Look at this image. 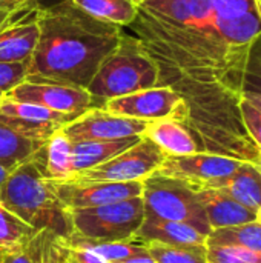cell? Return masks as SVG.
Wrapping results in <instances>:
<instances>
[{"mask_svg":"<svg viewBox=\"0 0 261 263\" xmlns=\"http://www.w3.org/2000/svg\"><path fill=\"white\" fill-rule=\"evenodd\" d=\"M65 240L66 243L72 247H78V248H83L97 254L98 257L105 259L108 263L118 262V260H123V259H128V257H132L146 251L145 243L135 239L123 240V242H97V240H89V239L71 234Z\"/></svg>","mask_w":261,"mask_h":263,"instance_id":"cell-23","label":"cell"},{"mask_svg":"<svg viewBox=\"0 0 261 263\" xmlns=\"http://www.w3.org/2000/svg\"><path fill=\"white\" fill-rule=\"evenodd\" d=\"M206 245H237L261 251V222L252 220L235 227L212 230L206 239Z\"/></svg>","mask_w":261,"mask_h":263,"instance_id":"cell-24","label":"cell"},{"mask_svg":"<svg viewBox=\"0 0 261 263\" xmlns=\"http://www.w3.org/2000/svg\"><path fill=\"white\" fill-rule=\"evenodd\" d=\"M102 108L117 116L148 122L158 119H175L182 122L186 112V105L180 94L171 86L162 85L109 99L102 103Z\"/></svg>","mask_w":261,"mask_h":263,"instance_id":"cell-8","label":"cell"},{"mask_svg":"<svg viewBox=\"0 0 261 263\" xmlns=\"http://www.w3.org/2000/svg\"><path fill=\"white\" fill-rule=\"evenodd\" d=\"M206 188L218 190L255 213L261 208V171L255 163L242 162L234 174Z\"/></svg>","mask_w":261,"mask_h":263,"instance_id":"cell-16","label":"cell"},{"mask_svg":"<svg viewBox=\"0 0 261 263\" xmlns=\"http://www.w3.org/2000/svg\"><path fill=\"white\" fill-rule=\"evenodd\" d=\"M34 18L38 25V40L29 60V82L86 89L123 34L120 26L89 15L71 0L40 5Z\"/></svg>","mask_w":261,"mask_h":263,"instance_id":"cell-2","label":"cell"},{"mask_svg":"<svg viewBox=\"0 0 261 263\" xmlns=\"http://www.w3.org/2000/svg\"><path fill=\"white\" fill-rule=\"evenodd\" d=\"M142 136L117 139V140H83L72 143L71 148V166L72 176L94 166H98L117 154L123 153L140 140ZM71 176V177H72Z\"/></svg>","mask_w":261,"mask_h":263,"instance_id":"cell-17","label":"cell"},{"mask_svg":"<svg viewBox=\"0 0 261 263\" xmlns=\"http://www.w3.org/2000/svg\"><path fill=\"white\" fill-rule=\"evenodd\" d=\"M0 263H32V260L29 259L25 248H15V250H8L2 256Z\"/></svg>","mask_w":261,"mask_h":263,"instance_id":"cell-33","label":"cell"},{"mask_svg":"<svg viewBox=\"0 0 261 263\" xmlns=\"http://www.w3.org/2000/svg\"><path fill=\"white\" fill-rule=\"evenodd\" d=\"M3 96H5V94H3V92H0V99H3Z\"/></svg>","mask_w":261,"mask_h":263,"instance_id":"cell-42","label":"cell"},{"mask_svg":"<svg viewBox=\"0 0 261 263\" xmlns=\"http://www.w3.org/2000/svg\"><path fill=\"white\" fill-rule=\"evenodd\" d=\"M46 142L29 139L9 125L0 122V165L12 171L20 163L31 159Z\"/></svg>","mask_w":261,"mask_h":263,"instance_id":"cell-21","label":"cell"},{"mask_svg":"<svg viewBox=\"0 0 261 263\" xmlns=\"http://www.w3.org/2000/svg\"><path fill=\"white\" fill-rule=\"evenodd\" d=\"M0 203L35 231L63 239L72 234L69 211L51 191L34 156L9 171L0 186Z\"/></svg>","mask_w":261,"mask_h":263,"instance_id":"cell-3","label":"cell"},{"mask_svg":"<svg viewBox=\"0 0 261 263\" xmlns=\"http://www.w3.org/2000/svg\"><path fill=\"white\" fill-rule=\"evenodd\" d=\"M89 15L128 28L137 17V5L131 0H71Z\"/></svg>","mask_w":261,"mask_h":263,"instance_id":"cell-22","label":"cell"},{"mask_svg":"<svg viewBox=\"0 0 261 263\" xmlns=\"http://www.w3.org/2000/svg\"><path fill=\"white\" fill-rule=\"evenodd\" d=\"M134 239L142 243L158 242L174 247H197V245H206L208 236H205L195 227L183 222L145 216V220L138 228V231L135 233Z\"/></svg>","mask_w":261,"mask_h":263,"instance_id":"cell-15","label":"cell"},{"mask_svg":"<svg viewBox=\"0 0 261 263\" xmlns=\"http://www.w3.org/2000/svg\"><path fill=\"white\" fill-rule=\"evenodd\" d=\"M37 231L0 203V247L5 250L26 248Z\"/></svg>","mask_w":261,"mask_h":263,"instance_id":"cell-25","label":"cell"},{"mask_svg":"<svg viewBox=\"0 0 261 263\" xmlns=\"http://www.w3.org/2000/svg\"><path fill=\"white\" fill-rule=\"evenodd\" d=\"M255 165H257V168H258V170L261 171V156H260V159H258V160L255 162Z\"/></svg>","mask_w":261,"mask_h":263,"instance_id":"cell-39","label":"cell"},{"mask_svg":"<svg viewBox=\"0 0 261 263\" xmlns=\"http://www.w3.org/2000/svg\"><path fill=\"white\" fill-rule=\"evenodd\" d=\"M131 2H134V3H135V5L138 6V5H142L143 2H148V0H131Z\"/></svg>","mask_w":261,"mask_h":263,"instance_id":"cell-38","label":"cell"},{"mask_svg":"<svg viewBox=\"0 0 261 263\" xmlns=\"http://www.w3.org/2000/svg\"><path fill=\"white\" fill-rule=\"evenodd\" d=\"M257 220H260L261 222V208L257 211Z\"/></svg>","mask_w":261,"mask_h":263,"instance_id":"cell-41","label":"cell"},{"mask_svg":"<svg viewBox=\"0 0 261 263\" xmlns=\"http://www.w3.org/2000/svg\"><path fill=\"white\" fill-rule=\"evenodd\" d=\"M197 197L206 213L208 223L212 230L235 227L257 220V213L235 202L228 194L206 186H194Z\"/></svg>","mask_w":261,"mask_h":263,"instance_id":"cell-14","label":"cell"},{"mask_svg":"<svg viewBox=\"0 0 261 263\" xmlns=\"http://www.w3.org/2000/svg\"><path fill=\"white\" fill-rule=\"evenodd\" d=\"M242 165V160L211 154L194 153L188 156H166L160 173L182 179L192 186H206L229 177Z\"/></svg>","mask_w":261,"mask_h":263,"instance_id":"cell-12","label":"cell"},{"mask_svg":"<svg viewBox=\"0 0 261 263\" xmlns=\"http://www.w3.org/2000/svg\"><path fill=\"white\" fill-rule=\"evenodd\" d=\"M6 251H8V250H5V248H2V247H0V259H2V256H3Z\"/></svg>","mask_w":261,"mask_h":263,"instance_id":"cell-40","label":"cell"},{"mask_svg":"<svg viewBox=\"0 0 261 263\" xmlns=\"http://www.w3.org/2000/svg\"><path fill=\"white\" fill-rule=\"evenodd\" d=\"M3 97L14 102L32 103L52 111L75 116L83 114L89 108L98 106V103L88 92V89L51 82L25 80L23 83L6 92Z\"/></svg>","mask_w":261,"mask_h":263,"instance_id":"cell-10","label":"cell"},{"mask_svg":"<svg viewBox=\"0 0 261 263\" xmlns=\"http://www.w3.org/2000/svg\"><path fill=\"white\" fill-rule=\"evenodd\" d=\"M71 148L72 142L60 128L34 154L37 165L46 180H68L72 176Z\"/></svg>","mask_w":261,"mask_h":263,"instance_id":"cell-19","label":"cell"},{"mask_svg":"<svg viewBox=\"0 0 261 263\" xmlns=\"http://www.w3.org/2000/svg\"><path fill=\"white\" fill-rule=\"evenodd\" d=\"M29 72V62H0V92L6 94L23 83Z\"/></svg>","mask_w":261,"mask_h":263,"instance_id":"cell-30","label":"cell"},{"mask_svg":"<svg viewBox=\"0 0 261 263\" xmlns=\"http://www.w3.org/2000/svg\"><path fill=\"white\" fill-rule=\"evenodd\" d=\"M65 243H66V240H65ZM66 248H68L69 256L77 263H108L105 259L98 257L97 254H94V253H91L88 250H83V248H78V247H72L69 243H66Z\"/></svg>","mask_w":261,"mask_h":263,"instance_id":"cell-32","label":"cell"},{"mask_svg":"<svg viewBox=\"0 0 261 263\" xmlns=\"http://www.w3.org/2000/svg\"><path fill=\"white\" fill-rule=\"evenodd\" d=\"M0 2H2V0H0Z\"/></svg>","mask_w":261,"mask_h":263,"instance_id":"cell-43","label":"cell"},{"mask_svg":"<svg viewBox=\"0 0 261 263\" xmlns=\"http://www.w3.org/2000/svg\"><path fill=\"white\" fill-rule=\"evenodd\" d=\"M158 80L157 62L137 37L123 32L118 45L102 62L86 89L102 106L109 99L158 86Z\"/></svg>","mask_w":261,"mask_h":263,"instance_id":"cell-4","label":"cell"},{"mask_svg":"<svg viewBox=\"0 0 261 263\" xmlns=\"http://www.w3.org/2000/svg\"><path fill=\"white\" fill-rule=\"evenodd\" d=\"M243 92H261V34L255 39L248 54L243 74L242 94Z\"/></svg>","mask_w":261,"mask_h":263,"instance_id":"cell-29","label":"cell"},{"mask_svg":"<svg viewBox=\"0 0 261 263\" xmlns=\"http://www.w3.org/2000/svg\"><path fill=\"white\" fill-rule=\"evenodd\" d=\"M40 0H2L0 2V32L32 17L40 6Z\"/></svg>","mask_w":261,"mask_h":263,"instance_id":"cell-28","label":"cell"},{"mask_svg":"<svg viewBox=\"0 0 261 263\" xmlns=\"http://www.w3.org/2000/svg\"><path fill=\"white\" fill-rule=\"evenodd\" d=\"M148 120L131 119L94 106L66 123L62 129L66 137L75 143L83 140H117L134 136H143Z\"/></svg>","mask_w":261,"mask_h":263,"instance_id":"cell-11","label":"cell"},{"mask_svg":"<svg viewBox=\"0 0 261 263\" xmlns=\"http://www.w3.org/2000/svg\"><path fill=\"white\" fill-rule=\"evenodd\" d=\"M166 154L148 137H140L137 143L91 170L74 174L69 179L89 182H143L152 173L158 171Z\"/></svg>","mask_w":261,"mask_h":263,"instance_id":"cell-7","label":"cell"},{"mask_svg":"<svg viewBox=\"0 0 261 263\" xmlns=\"http://www.w3.org/2000/svg\"><path fill=\"white\" fill-rule=\"evenodd\" d=\"M145 247L157 263H208L206 245L174 247L158 242H148Z\"/></svg>","mask_w":261,"mask_h":263,"instance_id":"cell-26","label":"cell"},{"mask_svg":"<svg viewBox=\"0 0 261 263\" xmlns=\"http://www.w3.org/2000/svg\"><path fill=\"white\" fill-rule=\"evenodd\" d=\"M243 99H246L251 105H254L261 112V92H243Z\"/></svg>","mask_w":261,"mask_h":263,"instance_id":"cell-35","label":"cell"},{"mask_svg":"<svg viewBox=\"0 0 261 263\" xmlns=\"http://www.w3.org/2000/svg\"><path fill=\"white\" fill-rule=\"evenodd\" d=\"M143 137L152 140L166 156H188L200 153L191 133L175 119L149 120Z\"/></svg>","mask_w":261,"mask_h":263,"instance_id":"cell-18","label":"cell"},{"mask_svg":"<svg viewBox=\"0 0 261 263\" xmlns=\"http://www.w3.org/2000/svg\"><path fill=\"white\" fill-rule=\"evenodd\" d=\"M112 263H157L151 254L148 253V250L142 254H137V256H132V257H128V259H123V260H118V262H112Z\"/></svg>","mask_w":261,"mask_h":263,"instance_id":"cell-34","label":"cell"},{"mask_svg":"<svg viewBox=\"0 0 261 263\" xmlns=\"http://www.w3.org/2000/svg\"><path fill=\"white\" fill-rule=\"evenodd\" d=\"M142 199L145 216L183 222L209 236L211 227L206 213L194 186L188 182L155 171L143 180Z\"/></svg>","mask_w":261,"mask_h":263,"instance_id":"cell-5","label":"cell"},{"mask_svg":"<svg viewBox=\"0 0 261 263\" xmlns=\"http://www.w3.org/2000/svg\"><path fill=\"white\" fill-rule=\"evenodd\" d=\"M51 191L66 210L94 208L108 203L140 197L143 182H89V180H48Z\"/></svg>","mask_w":261,"mask_h":263,"instance_id":"cell-9","label":"cell"},{"mask_svg":"<svg viewBox=\"0 0 261 263\" xmlns=\"http://www.w3.org/2000/svg\"><path fill=\"white\" fill-rule=\"evenodd\" d=\"M8 174H9V171L0 165V186H2V183L5 182V179H6V176H8Z\"/></svg>","mask_w":261,"mask_h":263,"instance_id":"cell-36","label":"cell"},{"mask_svg":"<svg viewBox=\"0 0 261 263\" xmlns=\"http://www.w3.org/2000/svg\"><path fill=\"white\" fill-rule=\"evenodd\" d=\"M208 263H261V251L237 245H206Z\"/></svg>","mask_w":261,"mask_h":263,"instance_id":"cell-27","label":"cell"},{"mask_svg":"<svg viewBox=\"0 0 261 263\" xmlns=\"http://www.w3.org/2000/svg\"><path fill=\"white\" fill-rule=\"evenodd\" d=\"M68 211L72 234L97 242L132 240L145 220L142 196L102 206Z\"/></svg>","mask_w":261,"mask_h":263,"instance_id":"cell-6","label":"cell"},{"mask_svg":"<svg viewBox=\"0 0 261 263\" xmlns=\"http://www.w3.org/2000/svg\"><path fill=\"white\" fill-rule=\"evenodd\" d=\"M158 65V85L189 112L240 106L249 49L261 34L254 0H148L128 26Z\"/></svg>","mask_w":261,"mask_h":263,"instance_id":"cell-1","label":"cell"},{"mask_svg":"<svg viewBox=\"0 0 261 263\" xmlns=\"http://www.w3.org/2000/svg\"><path fill=\"white\" fill-rule=\"evenodd\" d=\"M75 117L78 116L52 111L32 103L14 102L5 97L0 99V122L38 142H46L57 129Z\"/></svg>","mask_w":261,"mask_h":263,"instance_id":"cell-13","label":"cell"},{"mask_svg":"<svg viewBox=\"0 0 261 263\" xmlns=\"http://www.w3.org/2000/svg\"><path fill=\"white\" fill-rule=\"evenodd\" d=\"M38 40V25L32 17L0 32V62H29Z\"/></svg>","mask_w":261,"mask_h":263,"instance_id":"cell-20","label":"cell"},{"mask_svg":"<svg viewBox=\"0 0 261 263\" xmlns=\"http://www.w3.org/2000/svg\"><path fill=\"white\" fill-rule=\"evenodd\" d=\"M254 5H255V9H257V12H258L261 18V0H254Z\"/></svg>","mask_w":261,"mask_h":263,"instance_id":"cell-37","label":"cell"},{"mask_svg":"<svg viewBox=\"0 0 261 263\" xmlns=\"http://www.w3.org/2000/svg\"><path fill=\"white\" fill-rule=\"evenodd\" d=\"M240 112L245 128L261 153V112L246 99H240Z\"/></svg>","mask_w":261,"mask_h":263,"instance_id":"cell-31","label":"cell"}]
</instances>
